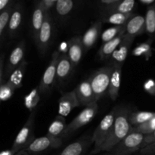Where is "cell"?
Wrapping results in <instances>:
<instances>
[{
  "label": "cell",
  "instance_id": "10",
  "mask_svg": "<svg viewBox=\"0 0 155 155\" xmlns=\"http://www.w3.org/2000/svg\"><path fill=\"white\" fill-rule=\"evenodd\" d=\"M26 51V44L24 41H21L20 43L12 50L8 58L7 66L5 70V76L8 78L11 74L24 61Z\"/></svg>",
  "mask_w": 155,
  "mask_h": 155
},
{
  "label": "cell",
  "instance_id": "5",
  "mask_svg": "<svg viewBox=\"0 0 155 155\" xmlns=\"http://www.w3.org/2000/svg\"><path fill=\"white\" fill-rule=\"evenodd\" d=\"M98 106L97 102H94L90 105L85 107V108L68 125H67L62 139H68L77 130L91 122L98 113Z\"/></svg>",
  "mask_w": 155,
  "mask_h": 155
},
{
  "label": "cell",
  "instance_id": "21",
  "mask_svg": "<svg viewBox=\"0 0 155 155\" xmlns=\"http://www.w3.org/2000/svg\"><path fill=\"white\" fill-rule=\"evenodd\" d=\"M66 127L67 124L65 122V118L60 115H58L48 127L47 136H49L53 140L63 142L62 136L66 130Z\"/></svg>",
  "mask_w": 155,
  "mask_h": 155
},
{
  "label": "cell",
  "instance_id": "1",
  "mask_svg": "<svg viewBox=\"0 0 155 155\" xmlns=\"http://www.w3.org/2000/svg\"><path fill=\"white\" fill-rule=\"evenodd\" d=\"M131 112V110L127 107H117L116 118L111 133L107 140L95 154L101 151L110 152L120 142L130 134L133 128L130 122V114Z\"/></svg>",
  "mask_w": 155,
  "mask_h": 155
},
{
  "label": "cell",
  "instance_id": "26",
  "mask_svg": "<svg viewBox=\"0 0 155 155\" xmlns=\"http://www.w3.org/2000/svg\"><path fill=\"white\" fill-rule=\"evenodd\" d=\"M133 14L128 13H118V12H114V13H109L107 15L102 18L101 22L107 23V24H111L115 26H123L126 25L129 20L133 17Z\"/></svg>",
  "mask_w": 155,
  "mask_h": 155
},
{
  "label": "cell",
  "instance_id": "32",
  "mask_svg": "<svg viewBox=\"0 0 155 155\" xmlns=\"http://www.w3.org/2000/svg\"><path fill=\"white\" fill-rule=\"evenodd\" d=\"M151 43L152 41H148L137 45L133 51V54L135 56H144L147 60H148L152 54Z\"/></svg>",
  "mask_w": 155,
  "mask_h": 155
},
{
  "label": "cell",
  "instance_id": "30",
  "mask_svg": "<svg viewBox=\"0 0 155 155\" xmlns=\"http://www.w3.org/2000/svg\"><path fill=\"white\" fill-rule=\"evenodd\" d=\"M13 10L14 6L13 4H12L5 9L2 11L1 14H0V36H1V39L3 38L5 31L6 28H8V27L9 21H10Z\"/></svg>",
  "mask_w": 155,
  "mask_h": 155
},
{
  "label": "cell",
  "instance_id": "19",
  "mask_svg": "<svg viewBox=\"0 0 155 155\" xmlns=\"http://www.w3.org/2000/svg\"><path fill=\"white\" fill-rule=\"evenodd\" d=\"M126 34L132 37L140 36L145 31V18L142 15H134L125 25Z\"/></svg>",
  "mask_w": 155,
  "mask_h": 155
},
{
  "label": "cell",
  "instance_id": "16",
  "mask_svg": "<svg viewBox=\"0 0 155 155\" xmlns=\"http://www.w3.org/2000/svg\"><path fill=\"white\" fill-rule=\"evenodd\" d=\"M83 50L84 47L82 42V37L74 36L70 39L68 42V55L74 67L77 66L81 61Z\"/></svg>",
  "mask_w": 155,
  "mask_h": 155
},
{
  "label": "cell",
  "instance_id": "36",
  "mask_svg": "<svg viewBox=\"0 0 155 155\" xmlns=\"http://www.w3.org/2000/svg\"><path fill=\"white\" fill-rule=\"evenodd\" d=\"M140 155H155V142L147 145L139 151Z\"/></svg>",
  "mask_w": 155,
  "mask_h": 155
},
{
  "label": "cell",
  "instance_id": "4",
  "mask_svg": "<svg viewBox=\"0 0 155 155\" xmlns=\"http://www.w3.org/2000/svg\"><path fill=\"white\" fill-rule=\"evenodd\" d=\"M145 137V135L131 130L130 134L110 151V155H132L139 151L142 148Z\"/></svg>",
  "mask_w": 155,
  "mask_h": 155
},
{
  "label": "cell",
  "instance_id": "42",
  "mask_svg": "<svg viewBox=\"0 0 155 155\" xmlns=\"http://www.w3.org/2000/svg\"><path fill=\"white\" fill-rule=\"evenodd\" d=\"M140 1L143 3H147V4H149V3L153 2L154 0H140Z\"/></svg>",
  "mask_w": 155,
  "mask_h": 155
},
{
  "label": "cell",
  "instance_id": "40",
  "mask_svg": "<svg viewBox=\"0 0 155 155\" xmlns=\"http://www.w3.org/2000/svg\"><path fill=\"white\" fill-rule=\"evenodd\" d=\"M0 155H30L29 153H27L25 150H21L17 153H13L12 150H6V151H2Z\"/></svg>",
  "mask_w": 155,
  "mask_h": 155
},
{
  "label": "cell",
  "instance_id": "24",
  "mask_svg": "<svg viewBox=\"0 0 155 155\" xmlns=\"http://www.w3.org/2000/svg\"><path fill=\"white\" fill-rule=\"evenodd\" d=\"M27 63L25 60L21 63L19 67L16 68L15 71L12 72L10 77H8L6 83L12 86V88L16 90L17 89H19L22 86L23 80H24V75H25L26 68H27Z\"/></svg>",
  "mask_w": 155,
  "mask_h": 155
},
{
  "label": "cell",
  "instance_id": "8",
  "mask_svg": "<svg viewBox=\"0 0 155 155\" xmlns=\"http://www.w3.org/2000/svg\"><path fill=\"white\" fill-rule=\"evenodd\" d=\"M53 34V23L48 12H46L43 24L36 42V47L41 55H44L48 50Z\"/></svg>",
  "mask_w": 155,
  "mask_h": 155
},
{
  "label": "cell",
  "instance_id": "23",
  "mask_svg": "<svg viewBox=\"0 0 155 155\" xmlns=\"http://www.w3.org/2000/svg\"><path fill=\"white\" fill-rule=\"evenodd\" d=\"M22 8L20 5H16L14 7L13 12L12 14L8 27V36L11 39L15 37L18 33L21 23H22Z\"/></svg>",
  "mask_w": 155,
  "mask_h": 155
},
{
  "label": "cell",
  "instance_id": "12",
  "mask_svg": "<svg viewBox=\"0 0 155 155\" xmlns=\"http://www.w3.org/2000/svg\"><path fill=\"white\" fill-rule=\"evenodd\" d=\"M74 90L77 94L80 105L86 107V106L92 104V103L97 102L95 101L93 90H92L89 79L82 81L80 84L77 85Z\"/></svg>",
  "mask_w": 155,
  "mask_h": 155
},
{
  "label": "cell",
  "instance_id": "29",
  "mask_svg": "<svg viewBox=\"0 0 155 155\" xmlns=\"http://www.w3.org/2000/svg\"><path fill=\"white\" fill-rule=\"evenodd\" d=\"M145 32L151 37L155 36V6H150L145 15Z\"/></svg>",
  "mask_w": 155,
  "mask_h": 155
},
{
  "label": "cell",
  "instance_id": "22",
  "mask_svg": "<svg viewBox=\"0 0 155 155\" xmlns=\"http://www.w3.org/2000/svg\"><path fill=\"white\" fill-rule=\"evenodd\" d=\"M101 25H102V22L101 21H96L83 34L82 37V42H83L84 50L87 51L95 45V42L100 35Z\"/></svg>",
  "mask_w": 155,
  "mask_h": 155
},
{
  "label": "cell",
  "instance_id": "38",
  "mask_svg": "<svg viewBox=\"0 0 155 155\" xmlns=\"http://www.w3.org/2000/svg\"><path fill=\"white\" fill-rule=\"evenodd\" d=\"M155 142V130L153 133H151V134L146 135L145 137V139L143 141V144H142V148H145L147 145H151V144Z\"/></svg>",
  "mask_w": 155,
  "mask_h": 155
},
{
  "label": "cell",
  "instance_id": "31",
  "mask_svg": "<svg viewBox=\"0 0 155 155\" xmlns=\"http://www.w3.org/2000/svg\"><path fill=\"white\" fill-rule=\"evenodd\" d=\"M125 30V25L114 26V27L107 28L101 34V40L104 42H109L116 38L120 33Z\"/></svg>",
  "mask_w": 155,
  "mask_h": 155
},
{
  "label": "cell",
  "instance_id": "43",
  "mask_svg": "<svg viewBox=\"0 0 155 155\" xmlns=\"http://www.w3.org/2000/svg\"><path fill=\"white\" fill-rule=\"evenodd\" d=\"M52 1H54V2H55V1H56V2H57L58 0H52Z\"/></svg>",
  "mask_w": 155,
  "mask_h": 155
},
{
  "label": "cell",
  "instance_id": "17",
  "mask_svg": "<svg viewBox=\"0 0 155 155\" xmlns=\"http://www.w3.org/2000/svg\"><path fill=\"white\" fill-rule=\"evenodd\" d=\"M125 36L126 31L124 30L116 38L109 41V42L103 43V45H101V48L98 50V57H99L100 60L105 61L107 59L110 58L115 50L118 48V46L123 42Z\"/></svg>",
  "mask_w": 155,
  "mask_h": 155
},
{
  "label": "cell",
  "instance_id": "2",
  "mask_svg": "<svg viewBox=\"0 0 155 155\" xmlns=\"http://www.w3.org/2000/svg\"><path fill=\"white\" fill-rule=\"evenodd\" d=\"M112 71L113 64L107 65L95 71L89 78L96 101L108 94Z\"/></svg>",
  "mask_w": 155,
  "mask_h": 155
},
{
  "label": "cell",
  "instance_id": "7",
  "mask_svg": "<svg viewBox=\"0 0 155 155\" xmlns=\"http://www.w3.org/2000/svg\"><path fill=\"white\" fill-rule=\"evenodd\" d=\"M60 55L58 51H55L52 54L51 61L44 72L39 83V89L40 93H48L57 82V66Z\"/></svg>",
  "mask_w": 155,
  "mask_h": 155
},
{
  "label": "cell",
  "instance_id": "34",
  "mask_svg": "<svg viewBox=\"0 0 155 155\" xmlns=\"http://www.w3.org/2000/svg\"><path fill=\"white\" fill-rule=\"evenodd\" d=\"M132 130L142 133L144 135L151 134L155 130V116L148 122L132 128Z\"/></svg>",
  "mask_w": 155,
  "mask_h": 155
},
{
  "label": "cell",
  "instance_id": "25",
  "mask_svg": "<svg viewBox=\"0 0 155 155\" xmlns=\"http://www.w3.org/2000/svg\"><path fill=\"white\" fill-rule=\"evenodd\" d=\"M135 6V0H120L115 4L106 6L107 13H131Z\"/></svg>",
  "mask_w": 155,
  "mask_h": 155
},
{
  "label": "cell",
  "instance_id": "28",
  "mask_svg": "<svg viewBox=\"0 0 155 155\" xmlns=\"http://www.w3.org/2000/svg\"><path fill=\"white\" fill-rule=\"evenodd\" d=\"M40 92H39V86L34 88L29 92L24 98V106L30 110V112L36 110V107H37L39 101H40Z\"/></svg>",
  "mask_w": 155,
  "mask_h": 155
},
{
  "label": "cell",
  "instance_id": "13",
  "mask_svg": "<svg viewBox=\"0 0 155 155\" xmlns=\"http://www.w3.org/2000/svg\"><path fill=\"white\" fill-rule=\"evenodd\" d=\"M135 38L126 34L124 40L121 42L118 48L110 57V64H117L123 66L124 61L128 56L130 47L133 44Z\"/></svg>",
  "mask_w": 155,
  "mask_h": 155
},
{
  "label": "cell",
  "instance_id": "18",
  "mask_svg": "<svg viewBox=\"0 0 155 155\" xmlns=\"http://www.w3.org/2000/svg\"><path fill=\"white\" fill-rule=\"evenodd\" d=\"M74 64L70 60L68 54H62L59 58L57 66V82L62 83L66 81L71 75Z\"/></svg>",
  "mask_w": 155,
  "mask_h": 155
},
{
  "label": "cell",
  "instance_id": "37",
  "mask_svg": "<svg viewBox=\"0 0 155 155\" xmlns=\"http://www.w3.org/2000/svg\"><path fill=\"white\" fill-rule=\"evenodd\" d=\"M144 89L146 92L155 96V82L153 80H148L144 84Z\"/></svg>",
  "mask_w": 155,
  "mask_h": 155
},
{
  "label": "cell",
  "instance_id": "3",
  "mask_svg": "<svg viewBox=\"0 0 155 155\" xmlns=\"http://www.w3.org/2000/svg\"><path fill=\"white\" fill-rule=\"evenodd\" d=\"M117 107H114L110 110L100 122L97 128L95 129L93 135H92V142L94 143L93 150L91 154H95L96 151L102 146L103 144L107 140L113 130L114 124L116 118Z\"/></svg>",
  "mask_w": 155,
  "mask_h": 155
},
{
  "label": "cell",
  "instance_id": "41",
  "mask_svg": "<svg viewBox=\"0 0 155 155\" xmlns=\"http://www.w3.org/2000/svg\"><path fill=\"white\" fill-rule=\"evenodd\" d=\"M14 0H0V11H3L6 8L13 4Z\"/></svg>",
  "mask_w": 155,
  "mask_h": 155
},
{
  "label": "cell",
  "instance_id": "20",
  "mask_svg": "<svg viewBox=\"0 0 155 155\" xmlns=\"http://www.w3.org/2000/svg\"><path fill=\"white\" fill-rule=\"evenodd\" d=\"M121 77H122V66L113 64L111 77L110 80L108 95L112 101H116L119 96L120 89L121 86Z\"/></svg>",
  "mask_w": 155,
  "mask_h": 155
},
{
  "label": "cell",
  "instance_id": "15",
  "mask_svg": "<svg viewBox=\"0 0 155 155\" xmlns=\"http://www.w3.org/2000/svg\"><path fill=\"white\" fill-rule=\"evenodd\" d=\"M92 142V137L85 136L68 145L58 155H84Z\"/></svg>",
  "mask_w": 155,
  "mask_h": 155
},
{
  "label": "cell",
  "instance_id": "14",
  "mask_svg": "<svg viewBox=\"0 0 155 155\" xmlns=\"http://www.w3.org/2000/svg\"><path fill=\"white\" fill-rule=\"evenodd\" d=\"M46 12L47 11L45 10L42 1L36 3L34 10H33L31 25L32 35H33V39L35 43L37 41L38 36H39V33L40 32L41 28H42V24H43Z\"/></svg>",
  "mask_w": 155,
  "mask_h": 155
},
{
  "label": "cell",
  "instance_id": "6",
  "mask_svg": "<svg viewBox=\"0 0 155 155\" xmlns=\"http://www.w3.org/2000/svg\"><path fill=\"white\" fill-rule=\"evenodd\" d=\"M35 114H36V110L30 113L27 122L17 135L12 147V151L13 153H17L21 150L25 149L35 139L34 133H33Z\"/></svg>",
  "mask_w": 155,
  "mask_h": 155
},
{
  "label": "cell",
  "instance_id": "9",
  "mask_svg": "<svg viewBox=\"0 0 155 155\" xmlns=\"http://www.w3.org/2000/svg\"><path fill=\"white\" fill-rule=\"evenodd\" d=\"M62 144H63V142L53 140L46 135L45 136L35 139L30 143V145L24 150H25L30 155H36L51 148H59L61 146Z\"/></svg>",
  "mask_w": 155,
  "mask_h": 155
},
{
  "label": "cell",
  "instance_id": "27",
  "mask_svg": "<svg viewBox=\"0 0 155 155\" xmlns=\"http://www.w3.org/2000/svg\"><path fill=\"white\" fill-rule=\"evenodd\" d=\"M154 116L155 113L151 111L131 112L130 114V122L132 127H135L148 122Z\"/></svg>",
  "mask_w": 155,
  "mask_h": 155
},
{
  "label": "cell",
  "instance_id": "39",
  "mask_svg": "<svg viewBox=\"0 0 155 155\" xmlns=\"http://www.w3.org/2000/svg\"><path fill=\"white\" fill-rule=\"evenodd\" d=\"M4 54H2L0 60V85L4 83Z\"/></svg>",
  "mask_w": 155,
  "mask_h": 155
},
{
  "label": "cell",
  "instance_id": "35",
  "mask_svg": "<svg viewBox=\"0 0 155 155\" xmlns=\"http://www.w3.org/2000/svg\"><path fill=\"white\" fill-rule=\"evenodd\" d=\"M15 89L9 86L6 81L2 85H0V99L2 101H5L7 100L10 99L14 95Z\"/></svg>",
  "mask_w": 155,
  "mask_h": 155
},
{
  "label": "cell",
  "instance_id": "33",
  "mask_svg": "<svg viewBox=\"0 0 155 155\" xmlns=\"http://www.w3.org/2000/svg\"><path fill=\"white\" fill-rule=\"evenodd\" d=\"M74 8L73 0H58L56 2V12L60 16L68 15Z\"/></svg>",
  "mask_w": 155,
  "mask_h": 155
},
{
  "label": "cell",
  "instance_id": "11",
  "mask_svg": "<svg viewBox=\"0 0 155 155\" xmlns=\"http://www.w3.org/2000/svg\"><path fill=\"white\" fill-rule=\"evenodd\" d=\"M80 103L77 96L75 90H72L64 94L58 100V115L68 116L71 111L76 107H79Z\"/></svg>",
  "mask_w": 155,
  "mask_h": 155
}]
</instances>
